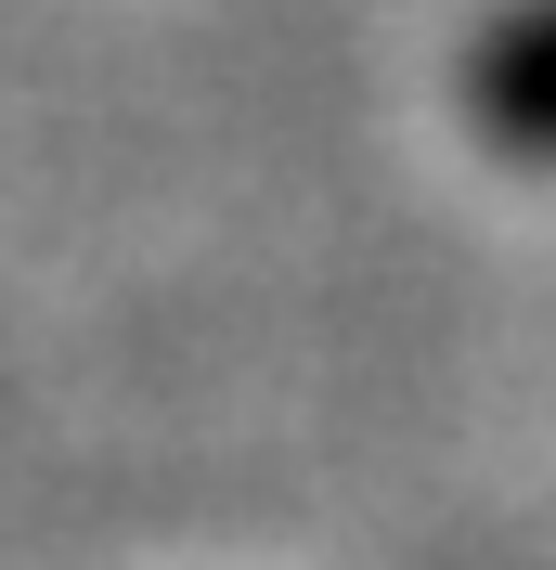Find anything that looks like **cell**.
<instances>
[{"mask_svg":"<svg viewBox=\"0 0 556 570\" xmlns=\"http://www.w3.org/2000/svg\"><path fill=\"white\" fill-rule=\"evenodd\" d=\"M466 130L505 169H556V0H505L466 39Z\"/></svg>","mask_w":556,"mask_h":570,"instance_id":"obj_1","label":"cell"}]
</instances>
